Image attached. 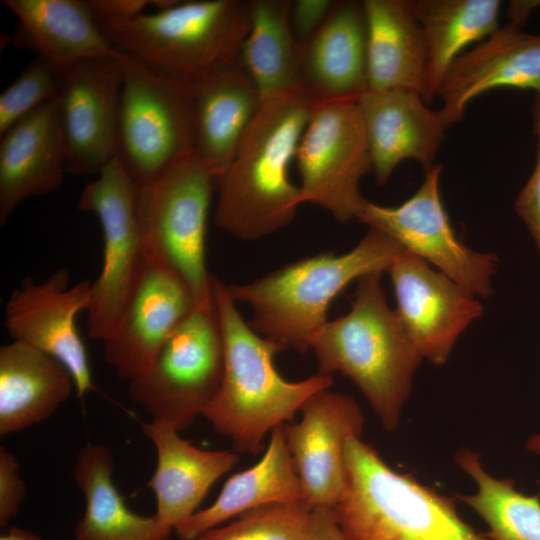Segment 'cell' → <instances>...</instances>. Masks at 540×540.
<instances>
[{"instance_id":"38","label":"cell","mask_w":540,"mask_h":540,"mask_svg":"<svg viewBox=\"0 0 540 540\" xmlns=\"http://www.w3.org/2000/svg\"><path fill=\"white\" fill-rule=\"evenodd\" d=\"M309 540H346L331 509L312 511Z\"/></svg>"},{"instance_id":"15","label":"cell","mask_w":540,"mask_h":540,"mask_svg":"<svg viewBox=\"0 0 540 540\" xmlns=\"http://www.w3.org/2000/svg\"><path fill=\"white\" fill-rule=\"evenodd\" d=\"M301 419L284 425L287 446L302 486L301 502L311 511L333 509L347 482L345 446L360 438L365 417L356 400L330 389L312 395Z\"/></svg>"},{"instance_id":"19","label":"cell","mask_w":540,"mask_h":540,"mask_svg":"<svg viewBox=\"0 0 540 540\" xmlns=\"http://www.w3.org/2000/svg\"><path fill=\"white\" fill-rule=\"evenodd\" d=\"M357 104L379 185L389 180L403 160H415L425 171L435 165L446 127L438 111L431 110L419 93L368 89Z\"/></svg>"},{"instance_id":"12","label":"cell","mask_w":540,"mask_h":540,"mask_svg":"<svg viewBox=\"0 0 540 540\" xmlns=\"http://www.w3.org/2000/svg\"><path fill=\"white\" fill-rule=\"evenodd\" d=\"M441 171V164L426 170L418 190L398 206L368 201L357 219L384 232L474 295L487 298L492 294L498 257L470 249L455 234L440 195Z\"/></svg>"},{"instance_id":"4","label":"cell","mask_w":540,"mask_h":540,"mask_svg":"<svg viewBox=\"0 0 540 540\" xmlns=\"http://www.w3.org/2000/svg\"><path fill=\"white\" fill-rule=\"evenodd\" d=\"M320 374L341 373L360 389L382 426L393 431L423 359L396 310L381 273L357 280L350 311L328 321L312 348Z\"/></svg>"},{"instance_id":"3","label":"cell","mask_w":540,"mask_h":540,"mask_svg":"<svg viewBox=\"0 0 540 540\" xmlns=\"http://www.w3.org/2000/svg\"><path fill=\"white\" fill-rule=\"evenodd\" d=\"M404 250L384 232L369 227L346 253L322 252L227 288L236 302L251 307L249 324L257 333L285 349L305 353L328 322L333 299L352 281L387 272Z\"/></svg>"},{"instance_id":"33","label":"cell","mask_w":540,"mask_h":540,"mask_svg":"<svg viewBox=\"0 0 540 540\" xmlns=\"http://www.w3.org/2000/svg\"><path fill=\"white\" fill-rule=\"evenodd\" d=\"M60 83V67L36 57L0 95V136L53 99Z\"/></svg>"},{"instance_id":"14","label":"cell","mask_w":540,"mask_h":540,"mask_svg":"<svg viewBox=\"0 0 540 540\" xmlns=\"http://www.w3.org/2000/svg\"><path fill=\"white\" fill-rule=\"evenodd\" d=\"M91 286L89 280L71 285L68 270L59 268L41 282L26 277L5 306V327L11 338L64 364L80 400L96 389L76 324L78 314L90 306Z\"/></svg>"},{"instance_id":"25","label":"cell","mask_w":540,"mask_h":540,"mask_svg":"<svg viewBox=\"0 0 540 540\" xmlns=\"http://www.w3.org/2000/svg\"><path fill=\"white\" fill-rule=\"evenodd\" d=\"M75 381L54 357L21 342L0 348V435L50 418L68 400Z\"/></svg>"},{"instance_id":"28","label":"cell","mask_w":540,"mask_h":540,"mask_svg":"<svg viewBox=\"0 0 540 540\" xmlns=\"http://www.w3.org/2000/svg\"><path fill=\"white\" fill-rule=\"evenodd\" d=\"M114 458L102 444H87L77 453L73 479L85 499L75 540H170L172 529L154 514L128 508L113 482Z\"/></svg>"},{"instance_id":"1","label":"cell","mask_w":540,"mask_h":540,"mask_svg":"<svg viewBox=\"0 0 540 540\" xmlns=\"http://www.w3.org/2000/svg\"><path fill=\"white\" fill-rule=\"evenodd\" d=\"M315 100L304 91L262 100L234 158L218 179L214 222L234 237L252 241L291 223L302 204L290 165Z\"/></svg>"},{"instance_id":"7","label":"cell","mask_w":540,"mask_h":540,"mask_svg":"<svg viewBox=\"0 0 540 540\" xmlns=\"http://www.w3.org/2000/svg\"><path fill=\"white\" fill-rule=\"evenodd\" d=\"M120 61L117 158L142 189L194 152L193 86L122 52Z\"/></svg>"},{"instance_id":"22","label":"cell","mask_w":540,"mask_h":540,"mask_svg":"<svg viewBox=\"0 0 540 540\" xmlns=\"http://www.w3.org/2000/svg\"><path fill=\"white\" fill-rule=\"evenodd\" d=\"M56 96L10 128L0 141V225L25 199L56 190L66 173Z\"/></svg>"},{"instance_id":"24","label":"cell","mask_w":540,"mask_h":540,"mask_svg":"<svg viewBox=\"0 0 540 540\" xmlns=\"http://www.w3.org/2000/svg\"><path fill=\"white\" fill-rule=\"evenodd\" d=\"M18 19L13 42L56 66L118 53L97 23L88 1L2 0Z\"/></svg>"},{"instance_id":"16","label":"cell","mask_w":540,"mask_h":540,"mask_svg":"<svg viewBox=\"0 0 540 540\" xmlns=\"http://www.w3.org/2000/svg\"><path fill=\"white\" fill-rule=\"evenodd\" d=\"M146 250L119 325L104 342L105 360L129 382L151 367L165 342L197 305L179 274Z\"/></svg>"},{"instance_id":"11","label":"cell","mask_w":540,"mask_h":540,"mask_svg":"<svg viewBox=\"0 0 540 540\" xmlns=\"http://www.w3.org/2000/svg\"><path fill=\"white\" fill-rule=\"evenodd\" d=\"M301 201L344 223L357 219L366 200L361 179L372 160L357 100L315 102L296 152Z\"/></svg>"},{"instance_id":"23","label":"cell","mask_w":540,"mask_h":540,"mask_svg":"<svg viewBox=\"0 0 540 540\" xmlns=\"http://www.w3.org/2000/svg\"><path fill=\"white\" fill-rule=\"evenodd\" d=\"M192 86L194 153L218 182L259 111L262 97L240 61L214 68Z\"/></svg>"},{"instance_id":"32","label":"cell","mask_w":540,"mask_h":540,"mask_svg":"<svg viewBox=\"0 0 540 540\" xmlns=\"http://www.w3.org/2000/svg\"><path fill=\"white\" fill-rule=\"evenodd\" d=\"M311 514L301 501L269 503L205 532L198 540H309Z\"/></svg>"},{"instance_id":"40","label":"cell","mask_w":540,"mask_h":540,"mask_svg":"<svg viewBox=\"0 0 540 540\" xmlns=\"http://www.w3.org/2000/svg\"><path fill=\"white\" fill-rule=\"evenodd\" d=\"M526 448L535 455L540 456V433L534 434L528 439ZM538 495L540 496V488Z\"/></svg>"},{"instance_id":"18","label":"cell","mask_w":540,"mask_h":540,"mask_svg":"<svg viewBox=\"0 0 540 540\" xmlns=\"http://www.w3.org/2000/svg\"><path fill=\"white\" fill-rule=\"evenodd\" d=\"M508 22L451 64L437 91L445 127L461 122L470 101L495 88L532 90L540 95V34Z\"/></svg>"},{"instance_id":"6","label":"cell","mask_w":540,"mask_h":540,"mask_svg":"<svg viewBox=\"0 0 540 540\" xmlns=\"http://www.w3.org/2000/svg\"><path fill=\"white\" fill-rule=\"evenodd\" d=\"M250 25V1H178L100 26L113 47L163 75L192 83L237 63Z\"/></svg>"},{"instance_id":"36","label":"cell","mask_w":540,"mask_h":540,"mask_svg":"<svg viewBox=\"0 0 540 540\" xmlns=\"http://www.w3.org/2000/svg\"><path fill=\"white\" fill-rule=\"evenodd\" d=\"M335 3L334 0L292 1L290 23L298 44L306 42L318 31Z\"/></svg>"},{"instance_id":"39","label":"cell","mask_w":540,"mask_h":540,"mask_svg":"<svg viewBox=\"0 0 540 540\" xmlns=\"http://www.w3.org/2000/svg\"><path fill=\"white\" fill-rule=\"evenodd\" d=\"M0 540H43L38 535L31 531L12 526L5 534L0 537Z\"/></svg>"},{"instance_id":"34","label":"cell","mask_w":540,"mask_h":540,"mask_svg":"<svg viewBox=\"0 0 540 540\" xmlns=\"http://www.w3.org/2000/svg\"><path fill=\"white\" fill-rule=\"evenodd\" d=\"M532 116L538 142L537 159L532 174L516 197L514 207L540 257V95L534 98Z\"/></svg>"},{"instance_id":"2","label":"cell","mask_w":540,"mask_h":540,"mask_svg":"<svg viewBox=\"0 0 540 540\" xmlns=\"http://www.w3.org/2000/svg\"><path fill=\"white\" fill-rule=\"evenodd\" d=\"M214 295L224 350L220 389L202 416L228 438L237 453L259 454L276 427L293 422L315 393L330 389L333 378L318 373L301 381L284 379L274 365L283 346L246 323L227 285L214 279Z\"/></svg>"},{"instance_id":"5","label":"cell","mask_w":540,"mask_h":540,"mask_svg":"<svg viewBox=\"0 0 540 540\" xmlns=\"http://www.w3.org/2000/svg\"><path fill=\"white\" fill-rule=\"evenodd\" d=\"M345 461L332 512L346 540H490L461 518L454 498L396 472L360 438L346 442Z\"/></svg>"},{"instance_id":"17","label":"cell","mask_w":540,"mask_h":540,"mask_svg":"<svg viewBox=\"0 0 540 540\" xmlns=\"http://www.w3.org/2000/svg\"><path fill=\"white\" fill-rule=\"evenodd\" d=\"M396 312L423 359L444 365L461 334L483 312L468 289L404 250L387 271Z\"/></svg>"},{"instance_id":"8","label":"cell","mask_w":540,"mask_h":540,"mask_svg":"<svg viewBox=\"0 0 540 540\" xmlns=\"http://www.w3.org/2000/svg\"><path fill=\"white\" fill-rule=\"evenodd\" d=\"M215 188L216 177L194 152L139 188L146 248L179 274L197 305L215 303V278L207 270L205 249Z\"/></svg>"},{"instance_id":"30","label":"cell","mask_w":540,"mask_h":540,"mask_svg":"<svg viewBox=\"0 0 540 540\" xmlns=\"http://www.w3.org/2000/svg\"><path fill=\"white\" fill-rule=\"evenodd\" d=\"M292 1L251 0L250 25L240 62L257 86L262 100L303 91L299 44L290 23Z\"/></svg>"},{"instance_id":"21","label":"cell","mask_w":540,"mask_h":540,"mask_svg":"<svg viewBox=\"0 0 540 540\" xmlns=\"http://www.w3.org/2000/svg\"><path fill=\"white\" fill-rule=\"evenodd\" d=\"M156 452V467L148 482L156 499L155 515L175 531L197 512L210 488L234 468V450H203L179 435L171 424L151 420L141 424Z\"/></svg>"},{"instance_id":"9","label":"cell","mask_w":540,"mask_h":540,"mask_svg":"<svg viewBox=\"0 0 540 540\" xmlns=\"http://www.w3.org/2000/svg\"><path fill=\"white\" fill-rule=\"evenodd\" d=\"M223 369L216 303L196 305L151 367L129 382V396L152 420L169 423L180 432L202 416L215 398Z\"/></svg>"},{"instance_id":"29","label":"cell","mask_w":540,"mask_h":540,"mask_svg":"<svg viewBox=\"0 0 540 540\" xmlns=\"http://www.w3.org/2000/svg\"><path fill=\"white\" fill-rule=\"evenodd\" d=\"M427 45V64L421 97L426 104L461 51L481 42L499 26V0H409Z\"/></svg>"},{"instance_id":"27","label":"cell","mask_w":540,"mask_h":540,"mask_svg":"<svg viewBox=\"0 0 540 540\" xmlns=\"http://www.w3.org/2000/svg\"><path fill=\"white\" fill-rule=\"evenodd\" d=\"M284 425L270 433L268 446L255 465L232 475L212 505L197 511L175 529L181 540H198L225 521L265 504L301 501L302 486L287 446Z\"/></svg>"},{"instance_id":"37","label":"cell","mask_w":540,"mask_h":540,"mask_svg":"<svg viewBox=\"0 0 540 540\" xmlns=\"http://www.w3.org/2000/svg\"><path fill=\"white\" fill-rule=\"evenodd\" d=\"M92 13L99 24L108 25L127 21L146 13L155 0H89Z\"/></svg>"},{"instance_id":"10","label":"cell","mask_w":540,"mask_h":540,"mask_svg":"<svg viewBox=\"0 0 540 540\" xmlns=\"http://www.w3.org/2000/svg\"><path fill=\"white\" fill-rule=\"evenodd\" d=\"M140 189L116 157L87 184L78 208L97 216L103 231V263L91 286L88 336L105 342L123 316L146 258L139 210Z\"/></svg>"},{"instance_id":"35","label":"cell","mask_w":540,"mask_h":540,"mask_svg":"<svg viewBox=\"0 0 540 540\" xmlns=\"http://www.w3.org/2000/svg\"><path fill=\"white\" fill-rule=\"evenodd\" d=\"M19 463L6 447H0V526L5 527L19 512L26 486Z\"/></svg>"},{"instance_id":"26","label":"cell","mask_w":540,"mask_h":540,"mask_svg":"<svg viewBox=\"0 0 540 540\" xmlns=\"http://www.w3.org/2000/svg\"><path fill=\"white\" fill-rule=\"evenodd\" d=\"M370 90L421 95L427 64L423 30L409 0H364Z\"/></svg>"},{"instance_id":"31","label":"cell","mask_w":540,"mask_h":540,"mask_svg":"<svg viewBox=\"0 0 540 540\" xmlns=\"http://www.w3.org/2000/svg\"><path fill=\"white\" fill-rule=\"evenodd\" d=\"M457 465L476 484V491L459 495L487 524L490 540H540V496H529L511 478H496L484 468L480 455L462 448Z\"/></svg>"},{"instance_id":"20","label":"cell","mask_w":540,"mask_h":540,"mask_svg":"<svg viewBox=\"0 0 540 540\" xmlns=\"http://www.w3.org/2000/svg\"><path fill=\"white\" fill-rule=\"evenodd\" d=\"M362 1H336L325 22L299 44L302 90L316 102L357 100L369 89Z\"/></svg>"},{"instance_id":"13","label":"cell","mask_w":540,"mask_h":540,"mask_svg":"<svg viewBox=\"0 0 540 540\" xmlns=\"http://www.w3.org/2000/svg\"><path fill=\"white\" fill-rule=\"evenodd\" d=\"M56 95L66 172L98 175L116 157L122 86L120 52L60 67Z\"/></svg>"}]
</instances>
